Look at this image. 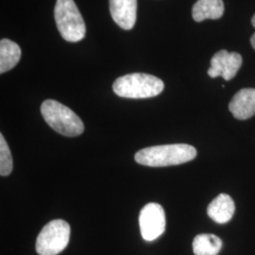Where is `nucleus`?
<instances>
[{
  "mask_svg": "<svg viewBox=\"0 0 255 255\" xmlns=\"http://www.w3.org/2000/svg\"><path fill=\"white\" fill-rule=\"evenodd\" d=\"M224 3L222 0H198L192 9V16L196 22L206 19H219L224 13Z\"/></svg>",
  "mask_w": 255,
  "mask_h": 255,
  "instance_id": "9b49d317",
  "label": "nucleus"
},
{
  "mask_svg": "<svg viewBox=\"0 0 255 255\" xmlns=\"http://www.w3.org/2000/svg\"><path fill=\"white\" fill-rule=\"evenodd\" d=\"M12 171V157L8 143L3 134H0V175L8 176Z\"/></svg>",
  "mask_w": 255,
  "mask_h": 255,
  "instance_id": "4468645a",
  "label": "nucleus"
},
{
  "mask_svg": "<svg viewBox=\"0 0 255 255\" xmlns=\"http://www.w3.org/2000/svg\"><path fill=\"white\" fill-rule=\"evenodd\" d=\"M197 149L188 144H172L148 146L134 155L138 164L152 167L184 164L194 160Z\"/></svg>",
  "mask_w": 255,
  "mask_h": 255,
  "instance_id": "f257e3e1",
  "label": "nucleus"
},
{
  "mask_svg": "<svg viewBox=\"0 0 255 255\" xmlns=\"http://www.w3.org/2000/svg\"><path fill=\"white\" fill-rule=\"evenodd\" d=\"M242 65V57L237 52L219 50L211 59L208 75L215 79L222 77L225 81H231L236 77Z\"/></svg>",
  "mask_w": 255,
  "mask_h": 255,
  "instance_id": "0eeeda50",
  "label": "nucleus"
},
{
  "mask_svg": "<svg viewBox=\"0 0 255 255\" xmlns=\"http://www.w3.org/2000/svg\"><path fill=\"white\" fill-rule=\"evenodd\" d=\"M110 12L116 24L129 30L136 22L137 0H109Z\"/></svg>",
  "mask_w": 255,
  "mask_h": 255,
  "instance_id": "6e6552de",
  "label": "nucleus"
},
{
  "mask_svg": "<svg viewBox=\"0 0 255 255\" xmlns=\"http://www.w3.org/2000/svg\"><path fill=\"white\" fill-rule=\"evenodd\" d=\"M70 226L63 219H54L40 232L36 240V252L40 255H57L68 245Z\"/></svg>",
  "mask_w": 255,
  "mask_h": 255,
  "instance_id": "39448f33",
  "label": "nucleus"
},
{
  "mask_svg": "<svg viewBox=\"0 0 255 255\" xmlns=\"http://www.w3.org/2000/svg\"><path fill=\"white\" fill-rule=\"evenodd\" d=\"M195 255H218L222 248V240L215 235L201 234L193 240Z\"/></svg>",
  "mask_w": 255,
  "mask_h": 255,
  "instance_id": "ddd939ff",
  "label": "nucleus"
},
{
  "mask_svg": "<svg viewBox=\"0 0 255 255\" xmlns=\"http://www.w3.org/2000/svg\"><path fill=\"white\" fill-rule=\"evenodd\" d=\"M141 236L146 241H153L162 236L165 230V214L160 204L150 202L146 204L139 215Z\"/></svg>",
  "mask_w": 255,
  "mask_h": 255,
  "instance_id": "423d86ee",
  "label": "nucleus"
},
{
  "mask_svg": "<svg viewBox=\"0 0 255 255\" xmlns=\"http://www.w3.org/2000/svg\"><path fill=\"white\" fill-rule=\"evenodd\" d=\"M252 24H253V26L255 27V14L254 15L253 19H252Z\"/></svg>",
  "mask_w": 255,
  "mask_h": 255,
  "instance_id": "dca6fc26",
  "label": "nucleus"
},
{
  "mask_svg": "<svg viewBox=\"0 0 255 255\" xmlns=\"http://www.w3.org/2000/svg\"><path fill=\"white\" fill-rule=\"evenodd\" d=\"M21 58V48L13 41L2 39L0 41V73L4 74L18 64Z\"/></svg>",
  "mask_w": 255,
  "mask_h": 255,
  "instance_id": "f8f14e48",
  "label": "nucleus"
},
{
  "mask_svg": "<svg viewBox=\"0 0 255 255\" xmlns=\"http://www.w3.org/2000/svg\"><path fill=\"white\" fill-rule=\"evenodd\" d=\"M251 44H252V46L255 49V32L253 34L252 38H251Z\"/></svg>",
  "mask_w": 255,
  "mask_h": 255,
  "instance_id": "2eb2a0df",
  "label": "nucleus"
},
{
  "mask_svg": "<svg viewBox=\"0 0 255 255\" xmlns=\"http://www.w3.org/2000/svg\"><path fill=\"white\" fill-rule=\"evenodd\" d=\"M54 17L57 28L65 41L76 43L85 37L86 26L74 0H57Z\"/></svg>",
  "mask_w": 255,
  "mask_h": 255,
  "instance_id": "20e7f679",
  "label": "nucleus"
},
{
  "mask_svg": "<svg viewBox=\"0 0 255 255\" xmlns=\"http://www.w3.org/2000/svg\"><path fill=\"white\" fill-rule=\"evenodd\" d=\"M163 81L145 73L128 74L117 79L113 90L125 99H148L160 95L164 90Z\"/></svg>",
  "mask_w": 255,
  "mask_h": 255,
  "instance_id": "f03ea898",
  "label": "nucleus"
},
{
  "mask_svg": "<svg viewBox=\"0 0 255 255\" xmlns=\"http://www.w3.org/2000/svg\"><path fill=\"white\" fill-rule=\"evenodd\" d=\"M229 110L239 120L253 118L255 115V88H245L237 92L229 104Z\"/></svg>",
  "mask_w": 255,
  "mask_h": 255,
  "instance_id": "1a4fd4ad",
  "label": "nucleus"
},
{
  "mask_svg": "<svg viewBox=\"0 0 255 255\" xmlns=\"http://www.w3.org/2000/svg\"><path fill=\"white\" fill-rule=\"evenodd\" d=\"M41 113L47 125L64 136L82 134L84 125L72 110L54 100H46L41 105Z\"/></svg>",
  "mask_w": 255,
  "mask_h": 255,
  "instance_id": "7ed1b4c3",
  "label": "nucleus"
},
{
  "mask_svg": "<svg viewBox=\"0 0 255 255\" xmlns=\"http://www.w3.org/2000/svg\"><path fill=\"white\" fill-rule=\"evenodd\" d=\"M236 211L235 201L227 194H220L208 205L207 214L209 218L219 224L229 222Z\"/></svg>",
  "mask_w": 255,
  "mask_h": 255,
  "instance_id": "9d476101",
  "label": "nucleus"
}]
</instances>
